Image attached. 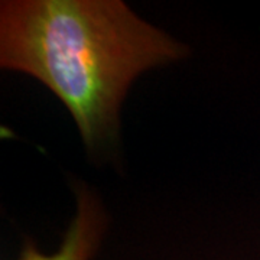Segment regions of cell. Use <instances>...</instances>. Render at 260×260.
I'll use <instances>...</instances> for the list:
<instances>
[{"label":"cell","instance_id":"7a4b0ae2","mask_svg":"<svg viewBox=\"0 0 260 260\" xmlns=\"http://www.w3.org/2000/svg\"><path fill=\"white\" fill-rule=\"evenodd\" d=\"M77 210L64 234L59 249L52 254L38 250L32 240L26 239L16 260H91L107 229V214L99 197L87 185H75Z\"/></svg>","mask_w":260,"mask_h":260},{"label":"cell","instance_id":"6da1fadb","mask_svg":"<svg viewBox=\"0 0 260 260\" xmlns=\"http://www.w3.org/2000/svg\"><path fill=\"white\" fill-rule=\"evenodd\" d=\"M188 48L121 0L0 3V67L37 78L73 116L91 156L119 140V112L143 71Z\"/></svg>","mask_w":260,"mask_h":260}]
</instances>
